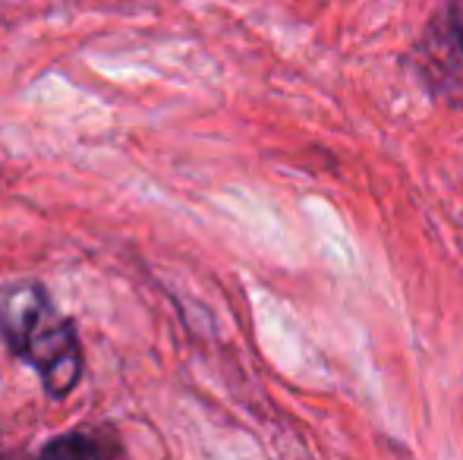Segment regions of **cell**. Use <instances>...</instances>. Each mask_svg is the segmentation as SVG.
<instances>
[{
    "mask_svg": "<svg viewBox=\"0 0 463 460\" xmlns=\"http://www.w3.org/2000/svg\"><path fill=\"white\" fill-rule=\"evenodd\" d=\"M0 338L32 369L44 394L67 398L82 379V347L76 325L38 284H13L0 294Z\"/></svg>",
    "mask_w": 463,
    "mask_h": 460,
    "instance_id": "obj_1",
    "label": "cell"
},
{
    "mask_svg": "<svg viewBox=\"0 0 463 460\" xmlns=\"http://www.w3.org/2000/svg\"><path fill=\"white\" fill-rule=\"evenodd\" d=\"M104 451H108V448H101V445H98V438L92 442V438H86L82 432H73V436H61L57 442L44 445V455H67V457H76V455L92 457V455H104Z\"/></svg>",
    "mask_w": 463,
    "mask_h": 460,
    "instance_id": "obj_3",
    "label": "cell"
},
{
    "mask_svg": "<svg viewBox=\"0 0 463 460\" xmlns=\"http://www.w3.org/2000/svg\"><path fill=\"white\" fill-rule=\"evenodd\" d=\"M410 63L432 99L463 105V0H448L445 10L429 19Z\"/></svg>",
    "mask_w": 463,
    "mask_h": 460,
    "instance_id": "obj_2",
    "label": "cell"
}]
</instances>
